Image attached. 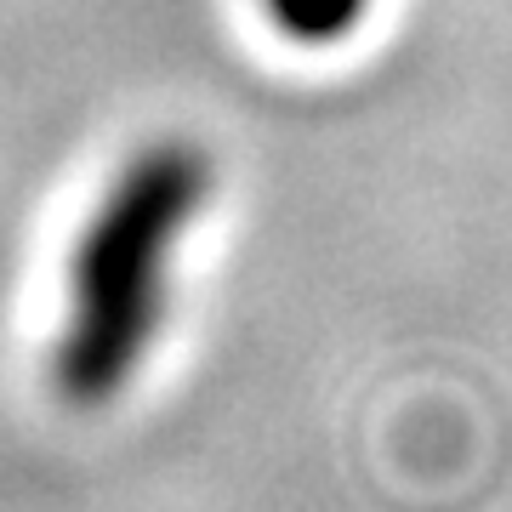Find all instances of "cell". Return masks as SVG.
Masks as SVG:
<instances>
[{"label":"cell","mask_w":512,"mask_h":512,"mask_svg":"<svg viewBox=\"0 0 512 512\" xmlns=\"http://www.w3.org/2000/svg\"><path fill=\"white\" fill-rule=\"evenodd\" d=\"M211 194V160L194 143H154L114 177L69 256V319L52 376L63 399L109 404L143 370L165 319L171 251Z\"/></svg>","instance_id":"6da1fadb"},{"label":"cell","mask_w":512,"mask_h":512,"mask_svg":"<svg viewBox=\"0 0 512 512\" xmlns=\"http://www.w3.org/2000/svg\"><path fill=\"white\" fill-rule=\"evenodd\" d=\"M268 12L291 40H336L365 12V0H268Z\"/></svg>","instance_id":"7a4b0ae2"}]
</instances>
